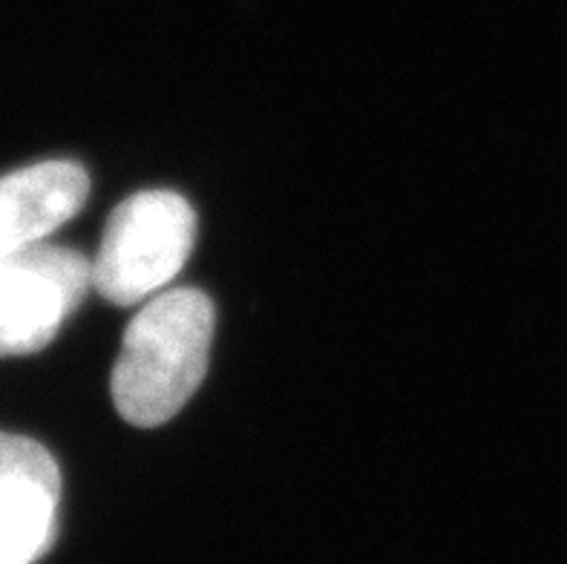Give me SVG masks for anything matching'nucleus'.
Listing matches in <instances>:
<instances>
[{"label":"nucleus","instance_id":"f257e3e1","mask_svg":"<svg viewBox=\"0 0 567 564\" xmlns=\"http://www.w3.org/2000/svg\"><path fill=\"white\" fill-rule=\"evenodd\" d=\"M214 302L196 288L167 291L133 317L113 369V403L133 427H162L208 372Z\"/></svg>","mask_w":567,"mask_h":564},{"label":"nucleus","instance_id":"f03ea898","mask_svg":"<svg viewBox=\"0 0 567 564\" xmlns=\"http://www.w3.org/2000/svg\"><path fill=\"white\" fill-rule=\"evenodd\" d=\"M196 214L173 191H144L110 216L95 254L93 286L115 306H133L165 288L190 257Z\"/></svg>","mask_w":567,"mask_h":564},{"label":"nucleus","instance_id":"7ed1b4c3","mask_svg":"<svg viewBox=\"0 0 567 564\" xmlns=\"http://www.w3.org/2000/svg\"><path fill=\"white\" fill-rule=\"evenodd\" d=\"M90 286L93 265L79 250L38 243L0 254V358L47 349Z\"/></svg>","mask_w":567,"mask_h":564},{"label":"nucleus","instance_id":"20e7f679","mask_svg":"<svg viewBox=\"0 0 567 564\" xmlns=\"http://www.w3.org/2000/svg\"><path fill=\"white\" fill-rule=\"evenodd\" d=\"M61 472L32 438L0 432V564H32L55 536Z\"/></svg>","mask_w":567,"mask_h":564},{"label":"nucleus","instance_id":"39448f33","mask_svg":"<svg viewBox=\"0 0 567 564\" xmlns=\"http://www.w3.org/2000/svg\"><path fill=\"white\" fill-rule=\"evenodd\" d=\"M90 176L75 162H41L0 180V254L38 245L79 214Z\"/></svg>","mask_w":567,"mask_h":564}]
</instances>
